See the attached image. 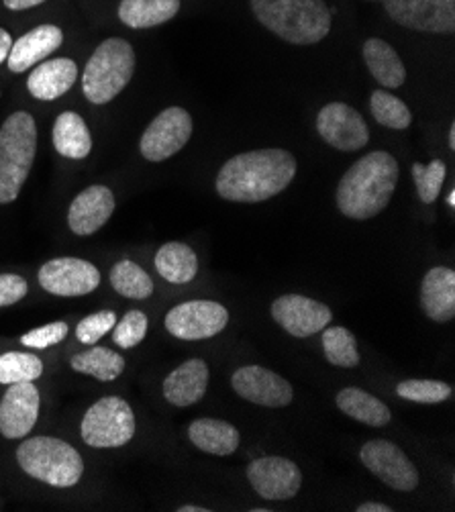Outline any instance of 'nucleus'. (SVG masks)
Wrapping results in <instances>:
<instances>
[{
  "label": "nucleus",
  "instance_id": "29",
  "mask_svg": "<svg viewBox=\"0 0 455 512\" xmlns=\"http://www.w3.org/2000/svg\"><path fill=\"white\" fill-rule=\"evenodd\" d=\"M72 370L92 376L100 382H113L125 370L123 355L109 347H90L72 357Z\"/></svg>",
  "mask_w": 455,
  "mask_h": 512
},
{
  "label": "nucleus",
  "instance_id": "15",
  "mask_svg": "<svg viewBox=\"0 0 455 512\" xmlns=\"http://www.w3.org/2000/svg\"><path fill=\"white\" fill-rule=\"evenodd\" d=\"M39 284L54 296H84L98 288L100 272L86 260L58 258L41 266Z\"/></svg>",
  "mask_w": 455,
  "mask_h": 512
},
{
  "label": "nucleus",
  "instance_id": "45",
  "mask_svg": "<svg viewBox=\"0 0 455 512\" xmlns=\"http://www.w3.org/2000/svg\"><path fill=\"white\" fill-rule=\"evenodd\" d=\"M447 202H449V207H453V204H455V192H453V190L449 192V196H447Z\"/></svg>",
  "mask_w": 455,
  "mask_h": 512
},
{
  "label": "nucleus",
  "instance_id": "17",
  "mask_svg": "<svg viewBox=\"0 0 455 512\" xmlns=\"http://www.w3.org/2000/svg\"><path fill=\"white\" fill-rule=\"evenodd\" d=\"M39 419V390L33 382L9 384L0 400V433L7 439H23Z\"/></svg>",
  "mask_w": 455,
  "mask_h": 512
},
{
  "label": "nucleus",
  "instance_id": "22",
  "mask_svg": "<svg viewBox=\"0 0 455 512\" xmlns=\"http://www.w3.org/2000/svg\"><path fill=\"white\" fill-rule=\"evenodd\" d=\"M76 78V62L68 58H56L33 68L27 80V88L37 100H56L74 86Z\"/></svg>",
  "mask_w": 455,
  "mask_h": 512
},
{
  "label": "nucleus",
  "instance_id": "25",
  "mask_svg": "<svg viewBox=\"0 0 455 512\" xmlns=\"http://www.w3.org/2000/svg\"><path fill=\"white\" fill-rule=\"evenodd\" d=\"M339 411L368 427H384L390 423V408L362 388H343L337 394Z\"/></svg>",
  "mask_w": 455,
  "mask_h": 512
},
{
  "label": "nucleus",
  "instance_id": "13",
  "mask_svg": "<svg viewBox=\"0 0 455 512\" xmlns=\"http://www.w3.org/2000/svg\"><path fill=\"white\" fill-rule=\"evenodd\" d=\"M319 135L339 151H358L368 145L370 129L364 117L345 102H329L317 117Z\"/></svg>",
  "mask_w": 455,
  "mask_h": 512
},
{
  "label": "nucleus",
  "instance_id": "26",
  "mask_svg": "<svg viewBox=\"0 0 455 512\" xmlns=\"http://www.w3.org/2000/svg\"><path fill=\"white\" fill-rule=\"evenodd\" d=\"M178 11L180 0H123L119 19L131 29H149L168 23Z\"/></svg>",
  "mask_w": 455,
  "mask_h": 512
},
{
  "label": "nucleus",
  "instance_id": "24",
  "mask_svg": "<svg viewBox=\"0 0 455 512\" xmlns=\"http://www.w3.org/2000/svg\"><path fill=\"white\" fill-rule=\"evenodd\" d=\"M362 54H364L370 74L384 88H398L404 84V80H407V70H404L402 60L398 58L394 47L388 45L386 41L376 39V37L368 39L364 43Z\"/></svg>",
  "mask_w": 455,
  "mask_h": 512
},
{
  "label": "nucleus",
  "instance_id": "36",
  "mask_svg": "<svg viewBox=\"0 0 455 512\" xmlns=\"http://www.w3.org/2000/svg\"><path fill=\"white\" fill-rule=\"evenodd\" d=\"M113 329V341L123 349H131L145 339L147 317L141 311H129L119 323H115Z\"/></svg>",
  "mask_w": 455,
  "mask_h": 512
},
{
  "label": "nucleus",
  "instance_id": "31",
  "mask_svg": "<svg viewBox=\"0 0 455 512\" xmlns=\"http://www.w3.org/2000/svg\"><path fill=\"white\" fill-rule=\"evenodd\" d=\"M111 286L117 290V294L135 300H143L154 294V280L149 278L141 266L127 260L113 266Z\"/></svg>",
  "mask_w": 455,
  "mask_h": 512
},
{
  "label": "nucleus",
  "instance_id": "28",
  "mask_svg": "<svg viewBox=\"0 0 455 512\" xmlns=\"http://www.w3.org/2000/svg\"><path fill=\"white\" fill-rule=\"evenodd\" d=\"M54 145L60 156L70 160H84L92 149V137L84 119L72 111L58 117L54 125Z\"/></svg>",
  "mask_w": 455,
  "mask_h": 512
},
{
  "label": "nucleus",
  "instance_id": "40",
  "mask_svg": "<svg viewBox=\"0 0 455 512\" xmlns=\"http://www.w3.org/2000/svg\"><path fill=\"white\" fill-rule=\"evenodd\" d=\"M11 47H13L11 33L7 29H0V64H3L9 58Z\"/></svg>",
  "mask_w": 455,
  "mask_h": 512
},
{
  "label": "nucleus",
  "instance_id": "11",
  "mask_svg": "<svg viewBox=\"0 0 455 512\" xmlns=\"http://www.w3.org/2000/svg\"><path fill=\"white\" fill-rule=\"evenodd\" d=\"M394 23L421 33H451L455 29V0H384Z\"/></svg>",
  "mask_w": 455,
  "mask_h": 512
},
{
  "label": "nucleus",
  "instance_id": "19",
  "mask_svg": "<svg viewBox=\"0 0 455 512\" xmlns=\"http://www.w3.org/2000/svg\"><path fill=\"white\" fill-rule=\"evenodd\" d=\"M62 41H64V33L60 27L56 25L35 27L33 31L25 33L13 43L11 54L7 58L9 70L15 74H21L29 68H35V64H39L47 56H52L54 51L62 45Z\"/></svg>",
  "mask_w": 455,
  "mask_h": 512
},
{
  "label": "nucleus",
  "instance_id": "9",
  "mask_svg": "<svg viewBox=\"0 0 455 512\" xmlns=\"http://www.w3.org/2000/svg\"><path fill=\"white\" fill-rule=\"evenodd\" d=\"M360 459L374 476H378V480L392 490L413 492L419 486V472L411 457L386 439L368 441L360 451Z\"/></svg>",
  "mask_w": 455,
  "mask_h": 512
},
{
  "label": "nucleus",
  "instance_id": "2",
  "mask_svg": "<svg viewBox=\"0 0 455 512\" xmlns=\"http://www.w3.org/2000/svg\"><path fill=\"white\" fill-rule=\"evenodd\" d=\"M398 184V162L386 151H372L353 164L337 186V209L353 221L380 215Z\"/></svg>",
  "mask_w": 455,
  "mask_h": 512
},
{
  "label": "nucleus",
  "instance_id": "18",
  "mask_svg": "<svg viewBox=\"0 0 455 512\" xmlns=\"http://www.w3.org/2000/svg\"><path fill=\"white\" fill-rule=\"evenodd\" d=\"M115 194L107 186H90L80 192L68 211V225L76 235H92L105 227L115 213Z\"/></svg>",
  "mask_w": 455,
  "mask_h": 512
},
{
  "label": "nucleus",
  "instance_id": "30",
  "mask_svg": "<svg viewBox=\"0 0 455 512\" xmlns=\"http://www.w3.org/2000/svg\"><path fill=\"white\" fill-rule=\"evenodd\" d=\"M323 351L327 362L337 368H358L362 362L358 341L345 327L323 329Z\"/></svg>",
  "mask_w": 455,
  "mask_h": 512
},
{
  "label": "nucleus",
  "instance_id": "38",
  "mask_svg": "<svg viewBox=\"0 0 455 512\" xmlns=\"http://www.w3.org/2000/svg\"><path fill=\"white\" fill-rule=\"evenodd\" d=\"M68 331H70V327L64 321L49 323V325H43L39 329L25 333L21 337V343L31 349H45L49 345H58L60 341H64L68 337Z\"/></svg>",
  "mask_w": 455,
  "mask_h": 512
},
{
  "label": "nucleus",
  "instance_id": "27",
  "mask_svg": "<svg viewBox=\"0 0 455 512\" xmlns=\"http://www.w3.org/2000/svg\"><path fill=\"white\" fill-rule=\"evenodd\" d=\"M156 270L170 284H188L198 274V258L186 243L172 241L158 249Z\"/></svg>",
  "mask_w": 455,
  "mask_h": 512
},
{
  "label": "nucleus",
  "instance_id": "43",
  "mask_svg": "<svg viewBox=\"0 0 455 512\" xmlns=\"http://www.w3.org/2000/svg\"><path fill=\"white\" fill-rule=\"evenodd\" d=\"M178 512H209V508H200V506H180Z\"/></svg>",
  "mask_w": 455,
  "mask_h": 512
},
{
  "label": "nucleus",
  "instance_id": "33",
  "mask_svg": "<svg viewBox=\"0 0 455 512\" xmlns=\"http://www.w3.org/2000/svg\"><path fill=\"white\" fill-rule=\"evenodd\" d=\"M370 111H372V117L388 129H398V131L407 129L411 127V121H413L409 107L404 105L400 98H396L386 90H376L372 94Z\"/></svg>",
  "mask_w": 455,
  "mask_h": 512
},
{
  "label": "nucleus",
  "instance_id": "34",
  "mask_svg": "<svg viewBox=\"0 0 455 512\" xmlns=\"http://www.w3.org/2000/svg\"><path fill=\"white\" fill-rule=\"evenodd\" d=\"M396 394L419 404H437L451 398L453 390L441 380H404L396 386Z\"/></svg>",
  "mask_w": 455,
  "mask_h": 512
},
{
  "label": "nucleus",
  "instance_id": "32",
  "mask_svg": "<svg viewBox=\"0 0 455 512\" xmlns=\"http://www.w3.org/2000/svg\"><path fill=\"white\" fill-rule=\"evenodd\" d=\"M43 374V364L37 355L9 351L0 355V384L35 382Z\"/></svg>",
  "mask_w": 455,
  "mask_h": 512
},
{
  "label": "nucleus",
  "instance_id": "14",
  "mask_svg": "<svg viewBox=\"0 0 455 512\" xmlns=\"http://www.w3.org/2000/svg\"><path fill=\"white\" fill-rule=\"evenodd\" d=\"M247 480L266 500H290L302 486V472L292 459L266 455L249 464Z\"/></svg>",
  "mask_w": 455,
  "mask_h": 512
},
{
  "label": "nucleus",
  "instance_id": "4",
  "mask_svg": "<svg viewBox=\"0 0 455 512\" xmlns=\"http://www.w3.org/2000/svg\"><path fill=\"white\" fill-rule=\"evenodd\" d=\"M37 153V125L25 113H13L0 127V204L19 198Z\"/></svg>",
  "mask_w": 455,
  "mask_h": 512
},
{
  "label": "nucleus",
  "instance_id": "21",
  "mask_svg": "<svg viewBox=\"0 0 455 512\" xmlns=\"http://www.w3.org/2000/svg\"><path fill=\"white\" fill-rule=\"evenodd\" d=\"M209 366L202 360H188L164 380V396L170 404L186 408L207 394Z\"/></svg>",
  "mask_w": 455,
  "mask_h": 512
},
{
  "label": "nucleus",
  "instance_id": "46",
  "mask_svg": "<svg viewBox=\"0 0 455 512\" xmlns=\"http://www.w3.org/2000/svg\"><path fill=\"white\" fill-rule=\"evenodd\" d=\"M254 512H270V508H251Z\"/></svg>",
  "mask_w": 455,
  "mask_h": 512
},
{
  "label": "nucleus",
  "instance_id": "39",
  "mask_svg": "<svg viewBox=\"0 0 455 512\" xmlns=\"http://www.w3.org/2000/svg\"><path fill=\"white\" fill-rule=\"evenodd\" d=\"M27 280L17 276V274H3L0 276V309L3 306L17 304L27 296Z\"/></svg>",
  "mask_w": 455,
  "mask_h": 512
},
{
  "label": "nucleus",
  "instance_id": "3",
  "mask_svg": "<svg viewBox=\"0 0 455 512\" xmlns=\"http://www.w3.org/2000/svg\"><path fill=\"white\" fill-rule=\"evenodd\" d=\"M258 21L294 45H315L331 31L325 0H251Z\"/></svg>",
  "mask_w": 455,
  "mask_h": 512
},
{
  "label": "nucleus",
  "instance_id": "8",
  "mask_svg": "<svg viewBox=\"0 0 455 512\" xmlns=\"http://www.w3.org/2000/svg\"><path fill=\"white\" fill-rule=\"evenodd\" d=\"M229 323V313L215 300H188L166 315V329L182 341H202L219 335Z\"/></svg>",
  "mask_w": 455,
  "mask_h": 512
},
{
  "label": "nucleus",
  "instance_id": "1",
  "mask_svg": "<svg viewBox=\"0 0 455 512\" xmlns=\"http://www.w3.org/2000/svg\"><path fill=\"white\" fill-rule=\"evenodd\" d=\"M296 160L286 149H256L231 158L217 176V192L231 202H264L290 186Z\"/></svg>",
  "mask_w": 455,
  "mask_h": 512
},
{
  "label": "nucleus",
  "instance_id": "23",
  "mask_svg": "<svg viewBox=\"0 0 455 512\" xmlns=\"http://www.w3.org/2000/svg\"><path fill=\"white\" fill-rule=\"evenodd\" d=\"M190 441L205 453L211 455H231L237 451L241 443L239 431L225 421L219 419H196L188 427Z\"/></svg>",
  "mask_w": 455,
  "mask_h": 512
},
{
  "label": "nucleus",
  "instance_id": "37",
  "mask_svg": "<svg viewBox=\"0 0 455 512\" xmlns=\"http://www.w3.org/2000/svg\"><path fill=\"white\" fill-rule=\"evenodd\" d=\"M115 323H117V315L111 311L94 313L78 323L76 337L84 345H94L96 341H100V337H105L115 327Z\"/></svg>",
  "mask_w": 455,
  "mask_h": 512
},
{
  "label": "nucleus",
  "instance_id": "6",
  "mask_svg": "<svg viewBox=\"0 0 455 512\" xmlns=\"http://www.w3.org/2000/svg\"><path fill=\"white\" fill-rule=\"evenodd\" d=\"M17 462L25 474L54 488H72L84 474L80 453L56 437H33L19 445Z\"/></svg>",
  "mask_w": 455,
  "mask_h": 512
},
{
  "label": "nucleus",
  "instance_id": "5",
  "mask_svg": "<svg viewBox=\"0 0 455 512\" xmlns=\"http://www.w3.org/2000/svg\"><path fill=\"white\" fill-rule=\"evenodd\" d=\"M135 51L129 41L111 37L100 43L88 60L82 76V92L94 105H107L131 82Z\"/></svg>",
  "mask_w": 455,
  "mask_h": 512
},
{
  "label": "nucleus",
  "instance_id": "20",
  "mask_svg": "<svg viewBox=\"0 0 455 512\" xmlns=\"http://www.w3.org/2000/svg\"><path fill=\"white\" fill-rule=\"evenodd\" d=\"M421 309L435 323H449L455 317V272L433 268L421 284Z\"/></svg>",
  "mask_w": 455,
  "mask_h": 512
},
{
  "label": "nucleus",
  "instance_id": "41",
  "mask_svg": "<svg viewBox=\"0 0 455 512\" xmlns=\"http://www.w3.org/2000/svg\"><path fill=\"white\" fill-rule=\"evenodd\" d=\"M3 3L11 11H25V9H33L41 3H45V0H3Z\"/></svg>",
  "mask_w": 455,
  "mask_h": 512
},
{
  "label": "nucleus",
  "instance_id": "12",
  "mask_svg": "<svg viewBox=\"0 0 455 512\" xmlns=\"http://www.w3.org/2000/svg\"><path fill=\"white\" fill-rule=\"evenodd\" d=\"M272 317L286 333L305 339L329 327L333 313L319 300L300 294H286L274 300Z\"/></svg>",
  "mask_w": 455,
  "mask_h": 512
},
{
  "label": "nucleus",
  "instance_id": "7",
  "mask_svg": "<svg viewBox=\"0 0 455 512\" xmlns=\"http://www.w3.org/2000/svg\"><path fill=\"white\" fill-rule=\"evenodd\" d=\"M82 439L96 449L127 445L135 435V415L127 400L107 396L94 402L82 419Z\"/></svg>",
  "mask_w": 455,
  "mask_h": 512
},
{
  "label": "nucleus",
  "instance_id": "10",
  "mask_svg": "<svg viewBox=\"0 0 455 512\" xmlns=\"http://www.w3.org/2000/svg\"><path fill=\"white\" fill-rule=\"evenodd\" d=\"M192 137V117L180 109L170 107L162 111L154 121L149 123L141 135V156L149 162H164L190 141Z\"/></svg>",
  "mask_w": 455,
  "mask_h": 512
},
{
  "label": "nucleus",
  "instance_id": "16",
  "mask_svg": "<svg viewBox=\"0 0 455 512\" xmlns=\"http://www.w3.org/2000/svg\"><path fill=\"white\" fill-rule=\"evenodd\" d=\"M233 390L245 398L268 408L288 406L294 398V390L288 380L262 366H243L231 376Z\"/></svg>",
  "mask_w": 455,
  "mask_h": 512
},
{
  "label": "nucleus",
  "instance_id": "44",
  "mask_svg": "<svg viewBox=\"0 0 455 512\" xmlns=\"http://www.w3.org/2000/svg\"><path fill=\"white\" fill-rule=\"evenodd\" d=\"M449 147L455 149V125L449 127Z\"/></svg>",
  "mask_w": 455,
  "mask_h": 512
},
{
  "label": "nucleus",
  "instance_id": "42",
  "mask_svg": "<svg viewBox=\"0 0 455 512\" xmlns=\"http://www.w3.org/2000/svg\"><path fill=\"white\" fill-rule=\"evenodd\" d=\"M358 512H392L390 506L382 504V502H364L356 508Z\"/></svg>",
  "mask_w": 455,
  "mask_h": 512
},
{
  "label": "nucleus",
  "instance_id": "35",
  "mask_svg": "<svg viewBox=\"0 0 455 512\" xmlns=\"http://www.w3.org/2000/svg\"><path fill=\"white\" fill-rule=\"evenodd\" d=\"M445 174H447V170H445V164L441 160H433L429 166H423V164H415L413 166V176H415V182H417V192H419V198L425 204L435 202V198L441 192Z\"/></svg>",
  "mask_w": 455,
  "mask_h": 512
}]
</instances>
